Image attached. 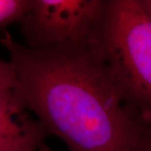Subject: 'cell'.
Wrapping results in <instances>:
<instances>
[{
    "label": "cell",
    "mask_w": 151,
    "mask_h": 151,
    "mask_svg": "<svg viewBox=\"0 0 151 151\" xmlns=\"http://www.w3.org/2000/svg\"><path fill=\"white\" fill-rule=\"evenodd\" d=\"M139 151H151V126H145Z\"/></svg>",
    "instance_id": "7"
},
{
    "label": "cell",
    "mask_w": 151,
    "mask_h": 151,
    "mask_svg": "<svg viewBox=\"0 0 151 151\" xmlns=\"http://www.w3.org/2000/svg\"><path fill=\"white\" fill-rule=\"evenodd\" d=\"M32 4V0H0V28L20 20Z\"/></svg>",
    "instance_id": "5"
},
{
    "label": "cell",
    "mask_w": 151,
    "mask_h": 151,
    "mask_svg": "<svg viewBox=\"0 0 151 151\" xmlns=\"http://www.w3.org/2000/svg\"><path fill=\"white\" fill-rule=\"evenodd\" d=\"M47 136L37 119L17 106L12 90L0 92V151H39Z\"/></svg>",
    "instance_id": "4"
},
{
    "label": "cell",
    "mask_w": 151,
    "mask_h": 151,
    "mask_svg": "<svg viewBox=\"0 0 151 151\" xmlns=\"http://www.w3.org/2000/svg\"><path fill=\"white\" fill-rule=\"evenodd\" d=\"M139 2L143 9L151 18V0H139Z\"/></svg>",
    "instance_id": "8"
},
{
    "label": "cell",
    "mask_w": 151,
    "mask_h": 151,
    "mask_svg": "<svg viewBox=\"0 0 151 151\" xmlns=\"http://www.w3.org/2000/svg\"><path fill=\"white\" fill-rule=\"evenodd\" d=\"M0 44L15 73L12 96L68 151H139L144 126L125 106L88 42L29 48L7 30Z\"/></svg>",
    "instance_id": "1"
},
{
    "label": "cell",
    "mask_w": 151,
    "mask_h": 151,
    "mask_svg": "<svg viewBox=\"0 0 151 151\" xmlns=\"http://www.w3.org/2000/svg\"><path fill=\"white\" fill-rule=\"evenodd\" d=\"M107 0H32L18 22L24 45L46 50L89 41Z\"/></svg>",
    "instance_id": "3"
},
{
    "label": "cell",
    "mask_w": 151,
    "mask_h": 151,
    "mask_svg": "<svg viewBox=\"0 0 151 151\" xmlns=\"http://www.w3.org/2000/svg\"><path fill=\"white\" fill-rule=\"evenodd\" d=\"M88 45L127 108L151 126V18L139 0H107Z\"/></svg>",
    "instance_id": "2"
},
{
    "label": "cell",
    "mask_w": 151,
    "mask_h": 151,
    "mask_svg": "<svg viewBox=\"0 0 151 151\" xmlns=\"http://www.w3.org/2000/svg\"><path fill=\"white\" fill-rule=\"evenodd\" d=\"M15 81V73L9 61L0 59V92L12 90Z\"/></svg>",
    "instance_id": "6"
},
{
    "label": "cell",
    "mask_w": 151,
    "mask_h": 151,
    "mask_svg": "<svg viewBox=\"0 0 151 151\" xmlns=\"http://www.w3.org/2000/svg\"><path fill=\"white\" fill-rule=\"evenodd\" d=\"M39 151H58V150H53V149H51L50 147H49L46 144H45V142L43 143L41 146L40 147V150Z\"/></svg>",
    "instance_id": "9"
}]
</instances>
